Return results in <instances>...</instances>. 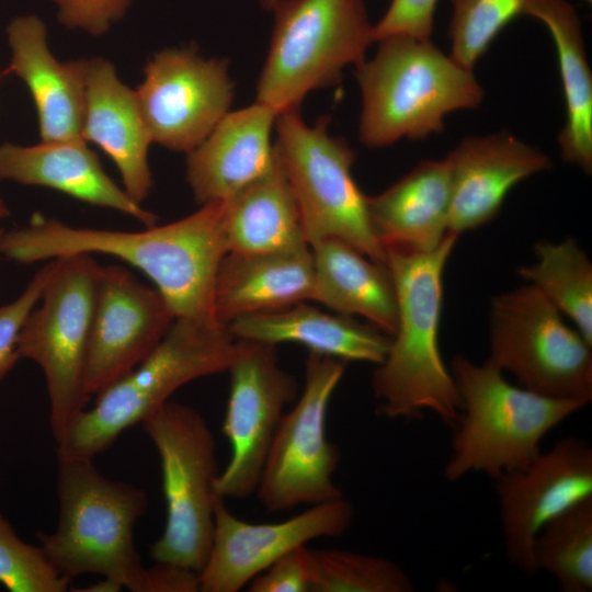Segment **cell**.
Listing matches in <instances>:
<instances>
[{"mask_svg":"<svg viewBox=\"0 0 592 592\" xmlns=\"http://www.w3.org/2000/svg\"><path fill=\"white\" fill-rule=\"evenodd\" d=\"M223 201L140 231L76 227L35 217L30 225L2 231L0 253L30 264L72 254H105L149 277L175 318L216 322L213 296L218 267L228 253Z\"/></svg>","mask_w":592,"mask_h":592,"instance_id":"cell-1","label":"cell"},{"mask_svg":"<svg viewBox=\"0 0 592 592\" xmlns=\"http://www.w3.org/2000/svg\"><path fill=\"white\" fill-rule=\"evenodd\" d=\"M457 237L447 232L429 252L385 249L398 322L388 353L372 378L377 412L384 417L413 419L432 411L447 425H456L460 396L443 361L439 331L443 273Z\"/></svg>","mask_w":592,"mask_h":592,"instance_id":"cell-2","label":"cell"},{"mask_svg":"<svg viewBox=\"0 0 592 592\" xmlns=\"http://www.w3.org/2000/svg\"><path fill=\"white\" fill-rule=\"evenodd\" d=\"M56 528L38 531L44 554L61 577L99 574L132 592H149L148 568L134 531L146 513L144 489L102 475L93 458L56 452Z\"/></svg>","mask_w":592,"mask_h":592,"instance_id":"cell-3","label":"cell"},{"mask_svg":"<svg viewBox=\"0 0 592 592\" xmlns=\"http://www.w3.org/2000/svg\"><path fill=\"white\" fill-rule=\"evenodd\" d=\"M377 42L374 57L355 67L362 95L358 138L364 146L424 139L444 129L447 114L483 102L474 69L431 39L391 35Z\"/></svg>","mask_w":592,"mask_h":592,"instance_id":"cell-4","label":"cell"},{"mask_svg":"<svg viewBox=\"0 0 592 592\" xmlns=\"http://www.w3.org/2000/svg\"><path fill=\"white\" fill-rule=\"evenodd\" d=\"M451 373L462 407L444 465L449 481L473 471L494 480L525 467L542 452V440L587 406L512 385L487 360L476 364L457 355L452 360Z\"/></svg>","mask_w":592,"mask_h":592,"instance_id":"cell-5","label":"cell"},{"mask_svg":"<svg viewBox=\"0 0 592 592\" xmlns=\"http://www.w3.org/2000/svg\"><path fill=\"white\" fill-rule=\"evenodd\" d=\"M236 352L237 339L227 327L175 318L137 366L95 396L93 407L56 443V452L94 458L185 384L228 371Z\"/></svg>","mask_w":592,"mask_h":592,"instance_id":"cell-6","label":"cell"},{"mask_svg":"<svg viewBox=\"0 0 592 592\" xmlns=\"http://www.w3.org/2000/svg\"><path fill=\"white\" fill-rule=\"evenodd\" d=\"M255 102L277 115L298 110L311 92L340 82L374 43L363 0H277Z\"/></svg>","mask_w":592,"mask_h":592,"instance_id":"cell-7","label":"cell"},{"mask_svg":"<svg viewBox=\"0 0 592 592\" xmlns=\"http://www.w3.org/2000/svg\"><path fill=\"white\" fill-rule=\"evenodd\" d=\"M160 458L167 520L151 544L153 562L198 574L212 546L217 469L216 442L204 417L184 403L167 401L141 421Z\"/></svg>","mask_w":592,"mask_h":592,"instance_id":"cell-8","label":"cell"},{"mask_svg":"<svg viewBox=\"0 0 592 592\" xmlns=\"http://www.w3.org/2000/svg\"><path fill=\"white\" fill-rule=\"evenodd\" d=\"M329 118L307 124L298 110L278 114L275 148L284 166L309 247L326 238L343 240L373 261L386 252L368 215L367 198L352 167L356 155L346 140L328 130Z\"/></svg>","mask_w":592,"mask_h":592,"instance_id":"cell-9","label":"cell"},{"mask_svg":"<svg viewBox=\"0 0 592 592\" xmlns=\"http://www.w3.org/2000/svg\"><path fill=\"white\" fill-rule=\"evenodd\" d=\"M54 261L42 297L20 331L18 352L44 374L57 443L90 400L84 373L100 264L87 253Z\"/></svg>","mask_w":592,"mask_h":592,"instance_id":"cell-10","label":"cell"},{"mask_svg":"<svg viewBox=\"0 0 592 592\" xmlns=\"http://www.w3.org/2000/svg\"><path fill=\"white\" fill-rule=\"evenodd\" d=\"M489 344L487 361L511 373L521 387L551 398L591 401L592 345L534 285L492 297Z\"/></svg>","mask_w":592,"mask_h":592,"instance_id":"cell-11","label":"cell"},{"mask_svg":"<svg viewBox=\"0 0 592 592\" xmlns=\"http://www.w3.org/2000/svg\"><path fill=\"white\" fill-rule=\"evenodd\" d=\"M346 362L309 352L305 383L272 441L255 494L270 512L343 497L333 479L340 451L327 437V411Z\"/></svg>","mask_w":592,"mask_h":592,"instance_id":"cell-12","label":"cell"},{"mask_svg":"<svg viewBox=\"0 0 592 592\" xmlns=\"http://www.w3.org/2000/svg\"><path fill=\"white\" fill-rule=\"evenodd\" d=\"M227 372L230 391L223 433L231 452L215 492L224 500H240L255 493L285 407L297 398V383L281 367L276 345L253 340L237 339Z\"/></svg>","mask_w":592,"mask_h":592,"instance_id":"cell-13","label":"cell"},{"mask_svg":"<svg viewBox=\"0 0 592 592\" xmlns=\"http://www.w3.org/2000/svg\"><path fill=\"white\" fill-rule=\"evenodd\" d=\"M136 91L152 141L189 153L230 111L235 86L224 58L168 48L145 67Z\"/></svg>","mask_w":592,"mask_h":592,"instance_id":"cell-14","label":"cell"},{"mask_svg":"<svg viewBox=\"0 0 592 592\" xmlns=\"http://www.w3.org/2000/svg\"><path fill=\"white\" fill-rule=\"evenodd\" d=\"M493 481L506 558L533 576L532 548L539 530L570 506L592 498V448L582 439L562 437L525 467Z\"/></svg>","mask_w":592,"mask_h":592,"instance_id":"cell-15","label":"cell"},{"mask_svg":"<svg viewBox=\"0 0 592 592\" xmlns=\"http://www.w3.org/2000/svg\"><path fill=\"white\" fill-rule=\"evenodd\" d=\"M174 319L155 286L143 284L122 265H100L84 373L90 398L137 366Z\"/></svg>","mask_w":592,"mask_h":592,"instance_id":"cell-16","label":"cell"},{"mask_svg":"<svg viewBox=\"0 0 592 592\" xmlns=\"http://www.w3.org/2000/svg\"><path fill=\"white\" fill-rule=\"evenodd\" d=\"M354 509L343 497L310 505L277 523H249L224 499L215 505L212 546L198 572L202 592H238L291 550L320 537H337L351 526Z\"/></svg>","mask_w":592,"mask_h":592,"instance_id":"cell-17","label":"cell"},{"mask_svg":"<svg viewBox=\"0 0 592 592\" xmlns=\"http://www.w3.org/2000/svg\"><path fill=\"white\" fill-rule=\"evenodd\" d=\"M446 159L452 171L447 231L456 236L491 221L512 187L551 167L547 155L506 130L466 137Z\"/></svg>","mask_w":592,"mask_h":592,"instance_id":"cell-18","label":"cell"},{"mask_svg":"<svg viewBox=\"0 0 592 592\" xmlns=\"http://www.w3.org/2000/svg\"><path fill=\"white\" fill-rule=\"evenodd\" d=\"M7 33L10 70L25 82L32 94L42 141H86L82 137L86 59L58 61L48 48L46 26L35 15L13 19Z\"/></svg>","mask_w":592,"mask_h":592,"instance_id":"cell-19","label":"cell"},{"mask_svg":"<svg viewBox=\"0 0 592 592\" xmlns=\"http://www.w3.org/2000/svg\"><path fill=\"white\" fill-rule=\"evenodd\" d=\"M277 114L263 104L229 111L186 158V180L198 204L225 201L271 166Z\"/></svg>","mask_w":592,"mask_h":592,"instance_id":"cell-20","label":"cell"},{"mask_svg":"<svg viewBox=\"0 0 592 592\" xmlns=\"http://www.w3.org/2000/svg\"><path fill=\"white\" fill-rule=\"evenodd\" d=\"M82 137L113 160L125 192L140 204L152 186L148 163L152 138L136 91L125 86L114 66L103 58L86 59Z\"/></svg>","mask_w":592,"mask_h":592,"instance_id":"cell-21","label":"cell"},{"mask_svg":"<svg viewBox=\"0 0 592 592\" xmlns=\"http://www.w3.org/2000/svg\"><path fill=\"white\" fill-rule=\"evenodd\" d=\"M0 180L49 187L88 204L117 210L146 227L158 220L105 173L86 141L0 145Z\"/></svg>","mask_w":592,"mask_h":592,"instance_id":"cell-22","label":"cell"},{"mask_svg":"<svg viewBox=\"0 0 592 592\" xmlns=\"http://www.w3.org/2000/svg\"><path fill=\"white\" fill-rule=\"evenodd\" d=\"M452 171L446 158L419 162L376 196L367 198L369 220L384 249L429 252L447 235Z\"/></svg>","mask_w":592,"mask_h":592,"instance_id":"cell-23","label":"cell"},{"mask_svg":"<svg viewBox=\"0 0 592 592\" xmlns=\"http://www.w3.org/2000/svg\"><path fill=\"white\" fill-rule=\"evenodd\" d=\"M310 247L269 253L228 252L217 271L213 306L216 321H232L311 300Z\"/></svg>","mask_w":592,"mask_h":592,"instance_id":"cell-24","label":"cell"},{"mask_svg":"<svg viewBox=\"0 0 592 592\" xmlns=\"http://www.w3.org/2000/svg\"><path fill=\"white\" fill-rule=\"evenodd\" d=\"M236 339L276 345L293 342L344 362L380 364L391 337L350 316L326 312L306 301L239 318L227 326Z\"/></svg>","mask_w":592,"mask_h":592,"instance_id":"cell-25","label":"cell"},{"mask_svg":"<svg viewBox=\"0 0 592 592\" xmlns=\"http://www.w3.org/2000/svg\"><path fill=\"white\" fill-rule=\"evenodd\" d=\"M311 301L346 315H357L392 337L398 322L397 296L386 265L350 243L326 238L310 246Z\"/></svg>","mask_w":592,"mask_h":592,"instance_id":"cell-26","label":"cell"},{"mask_svg":"<svg viewBox=\"0 0 592 592\" xmlns=\"http://www.w3.org/2000/svg\"><path fill=\"white\" fill-rule=\"evenodd\" d=\"M223 204L228 252L252 254L309 248L276 148L267 170Z\"/></svg>","mask_w":592,"mask_h":592,"instance_id":"cell-27","label":"cell"},{"mask_svg":"<svg viewBox=\"0 0 592 592\" xmlns=\"http://www.w3.org/2000/svg\"><path fill=\"white\" fill-rule=\"evenodd\" d=\"M523 14L540 21L555 43L566 107L558 135L561 158L591 174L592 73L580 16L567 0H526Z\"/></svg>","mask_w":592,"mask_h":592,"instance_id":"cell-28","label":"cell"},{"mask_svg":"<svg viewBox=\"0 0 592 592\" xmlns=\"http://www.w3.org/2000/svg\"><path fill=\"white\" fill-rule=\"evenodd\" d=\"M536 262L517 273L538 288L576 325L592 345V263L572 238L559 243H535Z\"/></svg>","mask_w":592,"mask_h":592,"instance_id":"cell-29","label":"cell"},{"mask_svg":"<svg viewBox=\"0 0 592 592\" xmlns=\"http://www.w3.org/2000/svg\"><path fill=\"white\" fill-rule=\"evenodd\" d=\"M535 571L553 576L563 592L592 591V498L548 521L535 536Z\"/></svg>","mask_w":592,"mask_h":592,"instance_id":"cell-30","label":"cell"},{"mask_svg":"<svg viewBox=\"0 0 592 592\" xmlns=\"http://www.w3.org/2000/svg\"><path fill=\"white\" fill-rule=\"evenodd\" d=\"M310 592H412L410 577L383 557L351 550L310 549Z\"/></svg>","mask_w":592,"mask_h":592,"instance_id":"cell-31","label":"cell"},{"mask_svg":"<svg viewBox=\"0 0 592 592\" xmlns=\"http://www.w3.org/2000/svg\"><path fill=\"white\" fill-rule=\"evenodd\" d=\"M526 0H451V57L474 69L498 34L524 13Z\"/></svg>","mask_w":592,"mask_h":592,"instance_id":"cell-32","label":"cell"},{"mask_svg":"<svg viewBox=\"0 0 592 592\" xmlns=\"http://www.w3.org/2000/svg\"><path fill=\"white\" fill-rule=\"evenodd\" d=\"M70 580L58 574L43 548L22 540L0 514V583L11 592H66Z\"/></svg>","mask_w":592,"mask_h":592,"instance_id":"cell-33","label":"cell"},{"mask_svg":"<svg viewBox=\"0 0 592 592\" xmlns=\"http://www.w3.org/2000/svg\"><path fill=\"white\" fill-rule=\"evenodd\" d=\"M54 260L47 261L11 303L0 306V383L20 360L18 338L31 311L38 304L53 273Z\"/></svg>","mask_w":592,"mask_h":592,"instance_id":"cell-34","label":"cell"},{"mask_svg":"<svg viewBox=\"0 0 592 592\" xmlns=\"http://www.w3.org/2000/svg\"><path fill=\"white\" fill-rule=\"evenodd\" d=\"M311 551L299 546L278 558L248 584L250 592H310Z\"/></svg>","mask_w":592,"mask_h":592,"instance_id":"cell-35","label":"cell"},{"mask_svg":"<svg viewBox=\"0 0 592 592\" xmlns=\"http://www.w3.org/2000/svg\"><path fill=\"white\" fill-rule=\"evenodd\" d=\"M437 1L390 0L384 15L374 24V42L391 35L431 39Z\"/></svg>","mask_w":592,"mask_h":592,"instance_id":"cell-36","label":"cell"},{"mask_svg":"<svg viewBox=\"0 0 592 592\" xmlns=\"http://www.w3.org/2000/svg\"><path fill=\"white\" fill-rule=\"evenodd\" d=\"M58 19L68 29H80L92 35L106 32L126 13L130 0H53Z\"/></svg>","mask_w":592,"mask_h":592,"instance_id":"cell-37","label":"cell"},{"mask_svg":"<svg viewBox=\"0 0 592 592\" xmlns=\"http://www.w3.org/2000/svg\"><path fill=\"white\" fill-rule=\"evenodd\" d=\"M149 592H196L200 591L198 574L184 567L155 562L148 568Z\"/></svg>","mask_w":592,"mask_h":592,"instance_id":"cell-38","label":"cell"},{"mask_svg":"<svg viewBox=\"0 0 592 592\" xmlns=\"http://www.w3.org/2000/svg\"><path fill=\"white\" fill-rule=\"evenodd\" d=\"M123 587L107 578H102V580L92 583L83 589L77 590V591H83V592H118L122 591Z\"/></svg>","mask_w":592,"mask_h":592,"instance_id":"cell-39","label":"cell"},{"mask_svg":"<svg viewBox=\"0 0 592 592\" xmlns=\"http://www.w3.org/2000/svg\"><path fill=\"white\" fill-rule=\"evenodd\" d=\"M9 214H10L9 208L7 204L4 203V201L2 200V197L0 196V219L7 218Z\"/></svg>","mask_w":592,"mask_h":592,"instance_id":"cell-40","label":"cell"},{"mask_svg":"<svg viewBox=\"0 0 592 592\" xmlns=\"http://www.w3.org/2000/svg\"><path fill=\"white\" fill-rule=\"evenodd\" d=\"M261 8L266 11H271L277 0H259Z\"/></svg>","mask_w":592,"mask_h":592,"instance_id":"cell-41","label":"cell"},{"mask_svg":"<svg viewBox=\"0 0 592 592\" xmlns=\"http://www.w3.org/2000/svg\"><path fill=\"white\" fill-rule=\"evenodd\" d=\"M2 231H3V230L0 229V236H1Z\"/></svg>","mask_w":592,"mask_h":592,"instance_id":"cell-42","label":"cell"}]
</instances>
